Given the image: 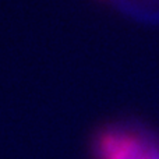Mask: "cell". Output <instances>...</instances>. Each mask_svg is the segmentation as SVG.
Here are the masks:
<instances>
[{
  "label": "cell",
  "instance_id": "1",
  "mask_svg": "<svg viewBox=\"0 0 159 159\" xmlns=\"http://www.w3.org/2000/svg\"><path fill=\"white\" fill-rule=\"evenodd\" d=\"M93 159H159V140L147 129L129 123L103 127L93 137Z\"/></svg>",
  "mask_w": 159,
  "mask_h": 159
}]
</instances>
